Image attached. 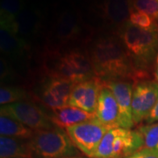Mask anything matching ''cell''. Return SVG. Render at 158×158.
Instances as JSON below:
<instances>
[{"mask_svg": "<svg viewBox=\"0 0 158 158\" xmlns=\"http://www.w3.org/2000/svg\"><path fill=\"white\" fill-rule=\"evenodd\" d=\"M89 58L95 76L103 81L133 80L136 84L147 76L135 68L118 36L98 38L90 47Z\"/></svg>", "mask_w": 158, "mask_h": 158, "instance_id": "obj_1", "label": "cell"}, {"mask_svg": "<svg viewBox=\"0 0 158 158\" xmlns=\"http://www.w3.org/2000/svg\"><path fill=\"white\" fill-rule=\"evenodd\" d=\"M118 38L135 68L146 73L158 55V27L142 29L127 21L118 28Z\"/></svg>", "mask_w": 158, "mask_h": 158, "instance_id": "obj_2", "label": "cell"}, {"mask_svg": "<svg viewBox=\"0 0 158 158\" xmlns=\"http://www.w3.org/2000/svg\"><path fill=\"white\" fill-rule=\"evenodd\" d=\"M27 141L33 158H68L78 155L66 131L60 127L35 131Z\"/></svg>", "mask_w": 158, "mask_h": 158, "instance_id": "obj_3", "label": "cell"}, {"mask_svg": "<svg viewBox=\"0 0 158 158\" xmlns=\"http://www.w3.org/2000/svg\"><path fill=\"white\" fill-rule=\"evenodd\" d=\"M143 148L139 130L117 127L106 134L93 158H127Z\"/></svg>", "mask_w": 158, "mask_h": 158, "instance_id": "obj_4", "label": "cell"}, {"mask_svg": "<svg viewBox=\"0 0 158 158\" xmlns=\"http://www.w3.org/2000/svg\"><path fill=\"white\" fill-rule=\"evenodd\" d=\"M51 66V77L67 79L75 84L96 77L89 56L79 50H70L54 56Z\"/></svg>", "mask_w": 158, "mask_h": 158, "instance_id": "obj_5", "label": "cell"}, {"mask_svg": "<svg viewBox=\"0 0 158 158\" xmlns=\"http://www.w3.org/2000/svg\"><path fill=\"white\" fill-rule=\"evenodd\" d=\"M109 127L96 118L66 128V133L74 146L89 158H93L98 148Z\"/></svg>", "mask_w": 158, "mask_h": 158, "instance_id": "obj_6", "label": "cell"}, {"mask_svg": "<svg viewBox=\"0 0 158 158\" xmlns=\"http://www.w3.org/2000/svg\"><path fill=\"white\" fill-rule=\"evenodd\" d=\"M0 113L3 116L17 119L34 132L57 127L52 122L50 116L32 102L20 101L1 106Z\"/></svg>", "mask_w": 158, "mask_h": 158, "instance_id": "obj_7", "label": "cell"}, {"mask_svg": "<svg viewBox=\"0 0 158 158\" xmlns=\"http://www.w3.org/2000/svg\"><path fill=\"white\" fill-rule=\"evenodd\" d=\"M158 102V83L141 80L135 84L132 98V113L135 125L145 120Z\"/></svg>", "mask_w": 158, "mask_h": 158, "instance_id": "obj_8", "label": "cell"}, {"mask_svg": "<svg viewBox=\"0 0 158 158\" xmlns=\"http://www.w3.org/2000/svg\"><path fill=\"white\" fill-rule=\"evenodd\" d=\"M105 81L98 77L76 84L71 90L69 106L94 113Z\"/></svg>", "mask_w": 158, "mask_h": 158, "instance_id": "obj_9", "label": "cell"}, {"mask_svg": "<svg viewBox=\"0 0 158 158\" xmlns=\"http://www.w3.org/2000/svg\"><path fill=\"white\" fill-rule=\"evenodd\" d=\"M75 83L67 79L51 77L42 83L39 92L40 99L52 110L69 106V100Z\"/></svg>", "mask_w": 158, "mask_h": 158, "instance_id": "obj_10", "label": "cell"}, {"mask_svg": "<svg viewBox=\"0 0 158 158\" xmlns=\"http://www.w3.org/2000/svg\"><path fill=\"white\" fill-rule=\"evenodd\" d=\"M105 85L113 91L118 104L119 127L131 129L135 126L132 113V98L135 83L130 81H105Z\"/></svg>", "mask_w": 158, "mask_h": 158, "instance_id": "obj_11", "label": "cell"}, {"mask_svg": "<svg viewBox=\"0 0 158 158\" xmlns=\"http://www.w3.org/2000/svg\"><path fill=\"white\" fill-rule=\"evenodd\" d=\"M82 32L81 18L73 9L61 11L53 26V34L62 43L77 39Z\"/></svg>", "mask_w": 158, "mask_h": 158, "instance_id": "obj_12", "label": "cell"}, {"mask_svg": "<svg viewBox=\"0 0 158 158\" xmlns=\"http://www.w3.org/2000/svg\"><path fill=\"white\" fill-rule=\"evenodd\" d=\"M94 113L97 119L110 129L119 127L118 104L113 91L106 85L100 91Z\"/></svg>", "mask_w": 158, "mask_h": 158, "instance_id": "obj_13", "label": "cell"}, {"mask_svg": "<svg viewBox=\"0 0 158 158\" xmlns=\"http://www.w3.org/2000/svg\"><path fill=\"white\" fill-rule=\"evenodd\" d=\"M99 8L104 20L108 25L119 28L128 21L133 11L129 0H102Z\"/></svg>", "mask_w": 158, "mask_h": 158, "instance_id": "obj_14", "label": "cell"}, {"mask_svg": "<svg viewBox=\"0 0 158 158\" xmlns=\"http://www.w3.org/2000/svg\"><path fill=\"white\" fill-rule=\"evenodd\" d=\"M0 48L8 56H19L27 48V44L18 29L17 22L0 23Z\"/></svg>", "mask_w": 158, "mask_h": 158, "instance_id": "obj_15", "label": "cell"}, {"mask_svg": "<svg viewBox=\"0 0 158 158\" xmlns=\"http://www.w3.org/2000/svg\"><path fill=\"white\" fill-rule=\"evenodd\" d=\"M49 116L55 126L60 128H67L96 118L95 113H88L69 106L52 110V113Z\"/></svg>", "mask_w": 158, "mask_h": 158, "instance_id": "obj_16", "label": "cell"}, {"mask_svg": "<svg viewBox=\"0 0 158 158\" xmlns=\"http://www.w3.org/2000/svg\"><path fill=\"white\" fill-rule=\"evenodd\" d=\"M0 158H33L28 141L13 137H0Z\"/></svg>", "mask_w": 158, "mask_h": 158, "instance_id": "obj_17", "label": "cell"}, {"mask_svg": "<svg viewBox=\"0 0 158 158\" xmlns=\"http://www.w3.org/2000/svg\"><path fill=\"white\" fill-rule=\"evenodd\" d=\"M34 131L27 127L15 118L0 115L1 136L13 137L21 140H29L34 135Z\"/></svg>", "mask_w": 158, "mask_h": 158, "instance_id": "obj_18", "label": "cell"}, {"mask_svg": "<svg viewBox=\"0 0 158 158\" xmlns=\"http://www.w3.org/2000/svg\"><path fill=\"white\" fill-rule=\"evenodd\" d=\"M16 22L21 37L32 35L39 28V12L33 9L24 8L16 18Z\"/></svg>", "mask_w": 158, "mask_h": 158, "instance_id": "obj_19", "label": "cell"}, {"mask_svg": "<svg viewBox=\"0 0 158 158\" xmlns=\"http://www.w3.org/2000/svg\"><path fill=\"white\" fill-rule=\"evenodd\" d=\"M28 94L26 90L16 87V86H7L2 85L0 88V104L1 106L10 105L16 102L27 101Z\"/></svg>", "mask_w": 158, "mask_h": 158, "instance_id": "obj_20", "label": "cell"}, {"mask_svg": "<svg viewBox=\"0 0 158 158\" xmlns=\"http://www.w3.org/2000/svg\"><path fill=\"white\" fill-rule=\"evenodd\" d=\"M25 8L24 0H1L0 21L12 22Z\"/></svg>", "mask_w": 158, "mask_h": 158, "instance_id": "obj_21", "label": "cell"}, {"mask_svg": "<svg viewBox=\"0 0 158 158\" xmlns=\"http://www.w3.org/2000/svg\"><path fill=\"white\" fill-rule=\"evenodd\" d=\"M138 130L143 137L144 148L158 149V121L141 126Z\"/></svg>", "mask_w": 158, "mask_h": 158, "instance_id": "obj_22", "label": "cell"}, {"mask_svg": "<svg viewBox=\"0 0 158 158\" xmlns=\"http://www.w3.org/2000/svg\"><path fill=\"white\" fill-rule=\"evenodd\" d=\"M128 21L134 26L142 29H152L157 27V25L155 23V19L151 16L145 12L135 10L131 11Z\"/></svg>", "mask_w": 158, "mask_h": 158, "instance_id": "obj_23", "label": "cell"}, {"mask_svg": "<svg viewBox=\"0 0 158 158\" xmlns=\"http://www.w3.org/2000/svg\"><path fill=\"white\" fill-rule=\"evenodd\" d=\"M133 10L142 11L154 19H158V0H135Z\"/></svg>", "mask_w": 158, "mask_h": 158, "instance_id": "obj_24", "label": "cell"}, {"mask_svg": "<svg viewBox=\"0 0 158 158\" xmlns=\"http://www.w3.org/2000/svg\"><path fill=\"white\" fill-rule=\"evenodd\" d=\"M127 158H158V149L143 148Z\"/></svg>", "mask_w": 158, "mask_h": 158, "instance_id": "obj_25", "label": "cell"}, {"mask_svg": "<svg viewBox=\"0 0 158 158\" xmlns=\"http://www.w3.org/2000/svg\"><path fill=\"white\" fill-rule=\"evenodd\" d=\"M0 64H1V80L6 79L7 77H10L11 75V67L9 66L8 62L4 57H1L0 60Z\"/></svg>", "mask_w": 158, "mask_h": 158, "instance_id": "obj_26", "label": "cell"}, {"mask_svg": "<svg viewBox=\"0 0 158 158\" xmlns=\"http://www.w3.org/2000/svg\"><path fill=\"white\" fill-rule=\"evenodd\" d=\"M156 121H158V102L152 110V112L149 113L148 118L145 119V122L147 124H152Z\"/></svg>", "mask_w": 158, "mask_h": 158, "instance_id": "obj_27", "label": "cell"}, {"mask_svg": "<svg viewBox=\"0 0 158 158\" xmlns=\"http://www.w3.org/2000/svg\"><path fill=\"white\" fill-rule=\"evenodd\" d=\"M154 76H155V78H156V81L158 83V67H156V70H155V73H154Z\"/></svg>", "mask_w": 158, "mask_h": 158, "instance_id": "obj_28", "label": "cell"}, {"mask_svg": "<svg viewBox=\"0 0 158 158\" xmlns=\"http://www.w3.org/2000/svg\"><path fill=\"white\" fill-rule=\"evenodd\" d=\"M156 67H158V55H157V56H156Z\"/></svg>", "mask_w": 158, "mask_h": 158, "instance_id": "obj_29", "label": "cell"}, {"mask_svg": "<svg viewBox=\"0 0 158 158\" xmlns=\"http://www.w3.org/2000/svg\"><path fill=\"white\" fill-rule=\"evenodd\" d=\"M68 158H83V157H78V156H74V157H68Z\"/></svg>", "mask_w": 158, "mask_h": 158, "instance_id": "obj_30", "label": "cell"}, {"mask_svg": "<svg viewBox=\"0 0 158 158\" xmlns=\"http://www.w3.org/2000/svg\"><path fill=\"white\" fill-rule=\"evenodd\" d=\"M130 2H131V3H132V6H133V2H134V1H135V0H129Z\"/></svg>", "mask_w": 158, "mask_h": 158, "instance_id": "obj_31", "label": "cell"}]
</instances>
